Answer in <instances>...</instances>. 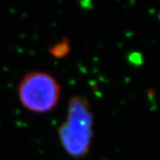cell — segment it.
<instances>
[{"mask_svg": "<svg viewBox=\"0 0 160 160\" xmlns=\"http://www.w3.org/2000/svg\"><path fill=\"white\" fill-rule=\"evenodd\" d=\"M70 51V44L67 39H63L50 48V52L55 58H64L69 54Z\"/></svg>", "mask_w": 160, "mask_h": 160, "instance_id": "obj_3", "label": "cell"}, {"mask_svg": "<svg viewBox=\"0 0 160 160\" xmlns=\"http://www.w3.org/2000/svg\"><path fill=\"white\" fill-rule=\"evenodd\" d=\"M18 97L24 109L36 114H45L58 105L61 86L51 74L45 71H30L18 86Z\"/></svg>", "mask_w": 160, "mask_h": 160, "instance_id": "obj_2", "label": "cell"}, {"mask_svg": "<svg viewBox=\"0 0 160 160\" xmlns=\"http://www.w3.org/2000/svg\"><path fill=\"white\" fill-rule=\"evenodd\" d=\"M65 122L59 129L60 141L68 154L73 158L85 157L92 137V116L86 99H71Z\"/></svg>", "mask_w": 160, "mask_h": 160, "instance_id": "obj_1", "label": "cell"}]
</instances>
